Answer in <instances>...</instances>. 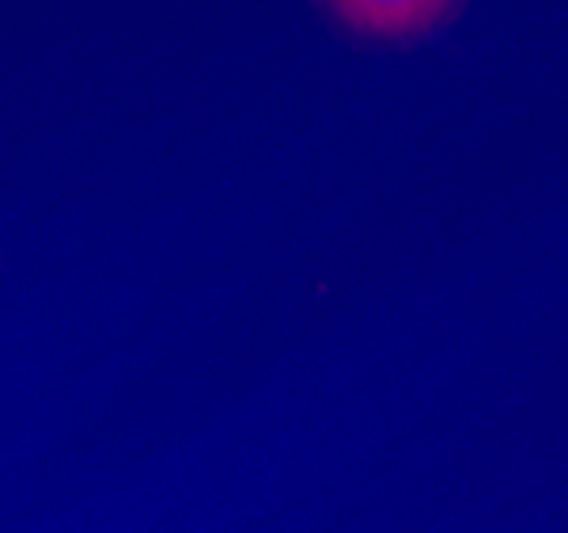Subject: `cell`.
I'll use <instances>...</instances> for the list:
<instances>
[{"label":"cell","mask_w":568,"mask_h":533,"mask_svg":"<svg viewBox=\"0 0 568 533\" xmlns=\"http://www.w3.org/2000/svg\"><path fill=\"white\" fill-rule=\"evenodd\" d=\"M335 22L365 43H416L450 22L463 0H318Z\"/></svg>","instance_id":"6da1fadb"}]
</instances>
